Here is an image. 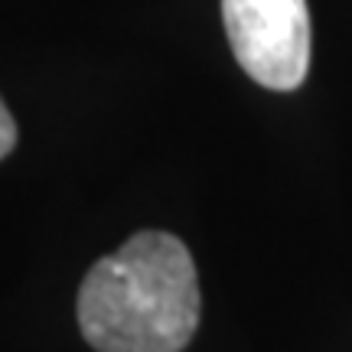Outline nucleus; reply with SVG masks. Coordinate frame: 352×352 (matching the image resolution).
Here are the masks:
<instances>
[{"label": "nucleus", "mask_w": 352, "mask_h": 352, "mask_svg": "<svg viewBox=\"0 0 352 352\" xmlns=\"http://www.w3.org/2000/svg\"><path fill=\"white\" fill-rule=\"evenodd\" d=\"M199 310L192 254L170 232H138L78 290V327L98 352H183Z\"/></svg>", "instance_id": "nucleus-1"}, {"label": "nucleus", "mask_w": 352, "mask_h": 352, "mask_svg": "<svg viewBox=\"0 0 352 352\" xmlns=\"http://www.w3.org/2000/svg\"><path fill=\"white\" fill-rule=\"evenodd\" d=\"M222 20L239 65L264 88L294 91L310 72L307 0H222Z\"/></svg>", "instance_id": "nucleus-2"}, {"label": "nucleus", "mask_w": 352, "mask_h": 352, "mask_svg": "<svg viewBox=\"0 0 352 352\" xmlns=\"http://www.w3.org/2000/svg\"><path fill=\"white\" fill-rule=\"evenodd\" d=\"M13 147H16V121H13V114L7 111V104L0 98V160H3Z\"/></svg>", "instance_id": "nucleus-3"}]
</instances>
